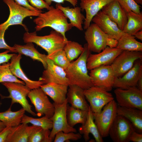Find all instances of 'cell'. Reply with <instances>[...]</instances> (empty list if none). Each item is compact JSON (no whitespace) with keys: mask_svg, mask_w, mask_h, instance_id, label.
<instances>
[{"mask_svg":"<svg viewBox=\"0 0 142 142\" xmlns=\"http://www.w3.org/2000/svg\"><path fill=\"white\" fill-rule=\"evenodd\" d=\"M83 50L78 58L71 63L65 70L70 85H77L84 90L93 86L88 74L87 60L91 52L88 49L87 44H85Z\"/></svg>","mask_w":142,"mask_h":142,"instance_id":"6da1fadb","label":"cell"},{"mask_svg":"<svg viewBox=\"0 0 142 142\" xmlns=\"http://www.w3.org/2000/svg\"><path fill=\"white\" fill-rule=\"evenodd\" d=\"M33 22L36 24V32L45 27H50L60 33L66 41L68 40L65 33L70 30L72 27L68 22V18L59 9L50 6L47 11L40 13L34 19Z\"/></svg>","mask_w":142,"mask_h":142,"instance_id":"7a4b0ae2","label":"cell"},{"mask_svg":"<svg viewBox=\"0 0 142 142\" xmlns=\"http://www.w3.org/2000/svg\"><path fill=\"white\" fill-rule=\"evenodd\" d=\"M23 39L25 43H34L41 47L50 55L56 51L63 49L66 41L60 33L52 30L47 35L40 36L37 35L36 32H26L24 34Z\"/></svg>","mask_w":142,"mask_h":142,"instance_id":"3957f363","label":"cell"},{"mask_svg":"<svg viewBox=\"0 0 142 142\" xmlns=\"http://www.w3.org/2000/svg\"><path fill=\"white\" fill-rule=\"evenodd\" d=\"M3 0L8 7L9 14L7 20L0 24V30L6 31L10 26L19 25L23 27L26 32H28V28L23 23V19L28 17L38 16L41 13L30 10L20 6L16 4L14 0Z\"/></svg>","mask_w":142,"mask_h":142,"instance_id":"277c9868","label":"cell"},{"mask_svg":"<svg viewBox=\"0 0 142 142\" xmlns=\"http://www.w3.org/2000/svg\"><path fill=\"white\" fill-rule=\"evenodd\" d=\"M7 89L9 95L7 96H2V98H10L11 99V106L14 103L20 104L26 111L33 116L37 114L32 110V106L29 104L27 97L31 89L25 85L14 82L2 83Z\"/></svg>","mask_w":142,"mask_h":142,"instance_id":"5b68a950","label":"cell"},{"mask_svg":"<svg viewBox=\"0 0 142 142\" xmlns=\"http://www.w3.org/2000/svg\"><path fill=\"white\" fill-rule=\"evenodd\" d=\"M118 106L114 99L105 105L100 113H93L94 122L103 138L109 136L110 128L117 115Z\"/></svg>","mask_w":142,"mask_h":142,"instance_id":"8992f818","label":"cell"},{"mask_svg":"<svg viewBox=\"0 0 142 142\" xmlns=\"http://www.w3.org/2000/svg\"><path fill=\"white\" fill-rule=\"evenodd\" d=\"M114 92L118 105L142 110V91L137 87L126 89L116 88Z\"/></svg>","mask_w":142,"mask_h":142,"instance_id":"52a82bcc","label":"cell"},{"mask_svg":"<svg viewBox=\"0 0 142 142\" xmlns=\"http://www.w3.org/2000/svg\"><path fill=\"white\" fill-rule=\"evenodd\" d=\"M104 89L93 86L84 90L86 99L89 102L93 113H100L105 105L114 99L112 94Z\"/></svg>","mask_w":142,"mask_h":142,"instance_id":"ba28073f","label":"cell"},{"mask_svg":"<svg viewBox=\"0 0 142 142\" xmlns=\"http://www.w3.org/2000/svg\"><path fill=\"white\" fill-rule=\"evenodd\" d=\"M68 103L67 98L62 104H57L53 103L54 110L53 115L50 118L52 121L53 126L49 136L52 141H53L55 134L59 131H62L65 133L71 132L77 133L76 129L70 126L67 122L66 110Z\"/></svg>","mask_w":142,"mask_h":142,"instance_id":"9c48e42d","label":"cell"},{"mask_svg":"<svg viewBox=\"0 0 142 142\" xmlns=\"http://www.w3.org/2000/svg\"><path fill=\"white\" fill-rule=\"evenodd\" d=\"M27 96L34 106L37 115H44L51 118L53 115L54 106L47 95L40 88L31 89Z\"/></svg>","mask_w":142,"mask_h":142,"instance_id":"30bf717a","label":"cell"},{"mask_svg":"<svg viewBox=\"0 0 142 142\" xmlns=\"http://www.w3.org/2000/svg\"><path fill=\"white\" fill-rule=\"evenodd\" d=\"M142 59V52L123 51L110 65L115 77L122 76L133 67L136 60Z\"/></svg>","mask_w":142,"mask_h":142,"instance_id":"8fae6325","label":"cell"},{"mask_svg":"<svg viewBox=\"0 0 142 142\" xmlns=\"http://www.w3.org/2000/svg\"><path fill=\"white\" fill-rule=\"evenodd\" d=\"M89 74L93 86L108 92L112 90L115 77L110 65L94 68L90 70Z\"/></svg>","mask_w":142,"mask_h":142,"instance_id":"7c38bea8","label":"cell"},{"mask_svg":"<svg viewBox=\"0 0 142 142\" xmlns=\"http://www.w3.org/2000/svg\"><path fill=\"white\" fill-rule=\"evenodd\" d=\"M135 130L131 123L117 114L109 130V135L114 142H128L130 135Z\"/></svg>","mask_w":142,"mask_h":142,"instance_id":"4fadbf2b","label":"cell"},{"mask_svg":"<svg viewBox=\"0 0 142 142\" xmlns=\"http://www.w3.org/2000/svg\"><path fill=\"white\" fill-rule=\"evenodd\" d=\"M86 30L84 38L91 52L99 53L106 48L108 36L96 24H90Z\"/></svg>","mask_w":142,"mask_h":142,"instance_id":"5bb4252c","label":"cell"},{"mask_svg":"<svg viewBox=\"0 0 142 142\" xmlns=\"http://www.w3.org/2000/svg\"><path fill=\"white\" fill-rule=\"evenodd\" d=\"M122 51L116 47L108 46L97 54L90 53L87 60L88 69L90 70L101 66L110 65Z\"/></svg>","mask_w":142,"mask_h":142,"instance_id":"9a60e30c","label":"cell"},{"mask_svg":"<svg viewBox=\"0 0 142 142\" xmlns=\"http://www.w3.org/2000/svg\"><path fill=\"white\" fill-rule=\"evenodd\" d=\"M47 63V68L43 71L39 80L43 82L44 84L53 83L69 85V81L65 70L48 58Z\"/></svg>","mask_w":142,"mask_h":142,"instance_id":"2e32d148","label":"cell"},{"mask_svg":"<svg viewBox=\"0 0 142 142\" xmlns=\"http://www.w3.org/2000/svg\"><path fill=\"white\" fill-rule=\"evenodd\" d=\"M142 75V59L135 62L133 67L123 75L115 78L113 88L126 89L136 87L138 80Z\"/></svg>","mask_w":142,"mask_h":142,"instance_id":"e0dca14e","label":"cell"},{"mask_svg":"<svg viewBox=\"0 0 142 142\" xmlns=\"http://www.w3.org/2000/svg\"><path fill=\"white\" fill-rule=\"evenodd\" d=\"M101 11L123 30L127 21V13L116 0L106 5Z\"/></svg>","mask_w":142,"mask_h":142,"instance_id":"ac0fdd59","label":"cell"},{"mask_svg":"<svg viewBox=\"0 0 142 142\" xmlns=\"http://www.w3.org/2000/svg\"><path fill=\"white\" fill-rule=\"evenodd\" d=\"M92 21L96 24L109 38L118 40L125 33L101 11L93 18Z\"/></svg>","mask_w":142,"mask_h":142,"instance_id":"d6986e66","label":"cell"},{"mask_svg":"<svg viewBox=\"0 0 142 142\" xmlns=\"http://www.w3.org/2000/svg\"><path fill=\"white\" fill-rule=\"evenodd\" d=\"M114 0H80L81 11H85L86 17L83 28L86 29L90 26L93 18L106 5Z\"/></svg>","mask_w":142,"mask_h":142,"instance_id":"ffe728a7","label":"cell"},{"mask_svg":"<svg viewBox=\"0 0 142 142\" xmlns=\"http://www.w3.org/2000/svg\"><path fill=\"white\" fill-rule=\"evenodd\" d=\"M66 98L68 103L73 107L88 111L89 105L88 104L84 93V89L74 85H69Z\"/></svg>","mask_w":142,"mask_h":142,"instance_id":"44dd1931","label":"cell"},{"mask_svg":"<svg viewBox=\"0 0 142 142\" xmlns=\"http://www.w3.org/2000/svg\"><path fill=\"white\" fill-rule=\"evenodd\" d=\"M21 55L15 54L11 58L9 67L12 73L17 78L22 80L25 85L31 90L40 87L44 84L43 83L39 80L34 81L29 79L21 68L20 64Z\"/></svg>","mask_w":142,"mask_h":142,"instance_id":"7402d4cb","label":"cell"},{"mask_svg":"<svg viewBox=\"0 0 142 142\" xmlns=\"http://www.w3.org/2000/svg\"><path fill=\"white\" fill-rule=\"evenodd\" d=\"M69 85L50 83L41 85L40 88L57 104H62L66 99Z\"/></svg>","mask_w":142,"mask_h":142,"instance_id":"603a6c76","label":"cell"},{"mask_svg":"<svg viewBox=\"0 0 142 142\" xmlns=\"http://www.w3.org/2000/svg\"><path fill=\"white\" fill-rule=\"evenodd\" d=\"M55 7L60 10L69 19L72 27H75L80 31H83L82 25L84 24L85 17L81 13V9L80 7L75 6L73 8L64 7L61 4L57 3Z\"/></svg>","mask_w":142,"mask_h":142,"instance_id":"cb8c5ba5","label":"cell"},{"mask_svg":"<svg viewBox=\"0 0 142 142\" xmlns=\"http://www.w3.org/2000/svg\"><path fill=\"white\" fill-rule=\"evenodd\" d=\"M79 131L83 136L86 142L89 139V134H92L97 142H103V140L98 131L94 120L93 113L89 106L86 120L79 128Z\"/></svg>","mask_w":142,"mask_h":142,"instance_id":"d4e9b609","label":"cell"},{"mask_svg":"<svg viewBox=\"0 0 142 142\" xmlns=\"http://www.w3.org/2000/svg\"><path fill=\"white\" fill-rule=\"evenodd\" d=\"M117 114L128 120L135 129L140 133L142 132V110L138 109L118 106Z\"/></svg>","mask_w":142,"mask_h":142,"instance_id":"484cf974","label":"cell"},{"mask_svg":"<svg viewBox=\"0 0 142 142\" xmlns=\"http://www.w3.org/2000/svg\"><path fill=\"white\" fill-rule=\"evenodd\" d=\"M13 47L17 53L29 57L33 60L41 62L44 69H46L47 55L40 53L35 48L33 43H27L24 45L15 44Z\"/></svg>","mask_w":142,"mask_h":142,"instance_id":"4316f807","label":"cell"},{"mask_svg":"<svg viewBox=\"0 0 142 142\" xmlns=\"http://www.w3.org/2000/svg\"><path fill=\"white\" fill-rule=\"evenodd\" d=\"M34 125L29 126L21 123L12 128L7 137L6 142H28L30 134Z\"/></svg>","mask_w":142,"mask_h":142,"instance_id":"83f0119b","label":"cell"},{"mask_svg":"<svg viewBox=\"0 0 142 142\" xmlns=\"http://www.w3.org/2000/svg\"><path fill=\"white\" fill-rule=\"evenodd\" d=\"M11 106L7 110L0 112V121L6 126L12 127L21 123L26 111L23 108L16 111H12Z\"/></svg>","mask_w":142,"mask_h":142,"instance_id":"f1b7e54d","label":"cell"},{"mask_svg":"<svg viewBox=\"0 0 142 142\" xmlns=\"http://www.w3.org/2000/svg\"><path fill=\"white\" fill-rule=\"evenodd\" d=\"M127 21L123 31L125 33L133 35L142 29V13L130 11L127 12Z\"/></svg>","mask_w":142,"mask_h":142,"instance_id":"f546056e","label":"cell"},{"mask_svg":"<svg viewBox=\"0 0 142 142\" xmlns=\"http://www.w3.org/2000/svg\"><path fill=\"white\" fill-rule=\"evenodd\" d=\"M116 48L123 51H142V43L133 35L125 33L118 40Z\"/></svg>","mask_w":142,"mask_h":142,"instance_id":"4dcf8cb0","label":"cell"},{"mask_svg":"<svg viewBox=\"0 0 142 142\" xmlns=\"http://www.w3.org/2000/svg\"><path fill=\"white\" fill-rule=\"evenodd\" d=\"M88 113V111L75 108L68 104L66 114L68 124L73 127L78 123L84 124L86 120Z\"/></svg>","mask_w":142,"mask_h":142,"instance_id":"1f68e13d","label":"cell"},{"mask_svg":"<svg viewBox=\"0 0 142 142\" xmlns=\"http://www.w3.org/2000/svg\"><path fill=\"white\" fill-rule=\"evenodd\" d=\"M84 48L77 42L68 40L63 48L69 60L72 61L77 58L83 52Z\"/></svg>","mask_w":142,"mask_h":142,"instance_id":"d6a6232c","label":"cell"},{"mask_svg":"<svg viewBox=\"0 0 142 142\" xmlns=\"http://www.w3.org/2000/svg\"><path fill=\"white\" fill-rule=\"evenodd\" d=\"M50 130L34 126L29 136L28 142H51Z\"/></svg>","mask_w":142,"mask_h":142,"instance_id":"836d02e7","label":"cell"},{"mask_svg":"<svg viewBox=\"0 0 142 142\" xmlns=\"http://www.w3.org/2000/svg\"><path fill=\"white\" fill-rule=\"evenodd\" d=\"M21 123L27 124L30 123L33 125L40 127L46 129H51L53 123L51 119L44 116L39 118H35L24 115Z\"/></svg>","mask_w":142,"mask_h":142,"instance_id":"e575fe53","label":"cell"},{"mask_svg":"<svg viewBox=\"0 0 142 142\" xmlns=\"http://www.w3.org/2000/svg\"><path fill=\"white\" fill-rule=\"evenodd\" d=\"M10 63H4L0 64V83L14 82L25 85L24 82L19 80L12 73L9 67Z\"/></svg>","mask_w":142,"mask_h":142,"instance_id":"d590c367","label":"cell"},{"mask_svg":"<svg viewBox=\"0 0 142 142\" xmlns=\"http://www.w3.org/2000/svg\"><path fill=\"white\" fill-rule=\"evenodd\" d=\"M47 55L48 58L64 70L66 69L71 63L68 59L63 49L57 50L51 54Z\"/></svg>","mask_w":142,"mask_h":142,"instance_id":"8d00e7d4","label":"cell"},{"mask_svg":"<svg viewBox=\"0 0 142 142\" xmlns=\"http://www.w3.org/2000/svg\"><path fill=\"white\" fill-rule=\"evenodd\" d=\"M75 133L71 132L65 133L62 131H59L55 134L54 142H67L69 140L76 141L80 139L82 137V135L79 133Z\"/></svg>","mask_w":142,"mask_h":142,"instance_id":"74e56055","label":"cell"},{"mask_svg":"<svg viewBox=\"0 0 142 142\" xmlns=\"http://www.w3.org/2000/svg\"><path fill=\"white\" fill-rule=\"evenodd\" d=\"M126 12L132 11L140 13L141 6L134 0H116Z\"/></svg>","mask_w":142,"mask_h":142,"instance_id":"f35d334b","label":"cell"},{"mask_svg":"<svg viewBox=\"0 0 142 142\" xmlns=\"http://www.w3.org/2000/svg\"><path fill=\"white\" fill-rule=\"evenodd\" d=\"M30 4L33 7L38 9L42 10L46 9L48 10L50 8L44 0H27Z\"/></svg>","mask_w":142,"mask_h":142,"instance_id":"ab89813d","label":"cell"},{"mask_svg":"<svg viewBox=\"0 0 142 142\" xmlns=\"http://www.w3.org/2000/svg\"><path fill=\"white\" fill-rule=\"evenodd\" d=\"M6 31L4 30H0V49H5L9 50L11 52L17 53L13 47H11L8 45L5 41L4 35Z\"/></svg>","mask_w":142,"mask_h":142,"instance_id":"60d3db41","label":"cell"},{"mask_svg":"<svg viewBox=\"0 0 142 142\" xmlns=\"http://www.w3.org/2000/svg\"><path fill=\"white\" fill-rule=\"evenodd\" d=\"M14 1L17 4L28 9L40 13L42 12V10L38 9L32 6L30 4L27 0H14Z\"/></svg>","mask_w":142,"mask_h":142,"instance_id":"b9f144b4","label":"cell"},{"mask_svg":"<svg viewBox=\"0 0 142 142\" xmlns=\"http://www.w3.org/2000/svg\"><path fill=\"white\" fill-rule=\"evenodd\" d=\"M10 51L8 50L0 53V64L8 62L15 54H9Z\"/></svg>","mask_w":142,"mask_h":142,"instance_id":"7bdbcfd3","label":"cell"},{"mask_svg":"<svg viewBox=\"0 0 142 142\" xmlns=\"http://www.w3.org/2000/svg\"><path fill=\"white\" fill-rule=\"evenodd\" d=\"M12 128L6 126L0 132V142H6L7 137Z\"/></svg>","mask_w":142,"mask_h":142,"instance_id":"ee69618b","label":"cell"},{"mask_svg":"<svg viewBox=\"0 0 142 142\" xmlns=\"http://www.w3.org/2000/svg\"><path fill=\"white\" fill-rule=\"evenodd\" d=\"M129 141L134 142H142V134L137 132L136 130L133 131L130 134L129 139Z\"/></svg>","mask_w":142,"mask_h":142,"instance_id":"f6af8a7d","label":"cell"},{"mask_svg":"<svg viewBox=\"0 0 142 142\" xmlns=\"http://www.w3.org/2000/svg\"><path fill=\"white\" fill-rule=\"evenodd\" d=\"M49 6L52 3L54 2L57 3H63L64 1H67L70 3L74 7L76 6L78 3V0H44Z\"/></svg>","mask_w":142,"mask_h":142,"instance_id":"bcb514c9","label":"cell"},{"mask_svg":"<svg viewBox=\"0 0 142 142\" xmlns=\"http://www.w3.org/2000/svg\"><path fill=\"white\" fill-rule=\"evenodd\" d=\"M118 40L114 38L108 37L106 40L107 46L111 48L116 47L118 44Z\"/></svg>","mask_w":142,"mask_h":142,"instance_id":"7dc6e473","label":"cell"},{"mask_svg":"<svg viewBox=\"0 0 142 142\" xmlns=\"http://www.w3.org/2000/svg\"><path fill=\"white\" fill-rule=\"evenodd\" d=\"M135 38L142 40V30H141L136 32L133 35Z\"/></svg>","mask_w":142,"mask_h":142,"instance_id":"c3c4849f","label":"cell"},{"mask_svg":"<svg viewBox=\"0 0 142 142\" xmlns=\"http://www.w3.org/2000/svg\"><path fill=\"white\" fill-rule=\"evenodd\" d=\"M137 86L140 91H142V75L140 77L138 80Z\"/></svg>","mask_w":142,"mask_h":142,"instance_id":"681fc988","label":"cell"},{"mask_svg":"<svg viewBox=\"0 0 142 142\" xmlns=\"http://www.w3.org/2000/svg\"><path fill=\"white\" fill-rule=\"evenodd\" d=\"M6 126L1 121H0V132Z\"/></svg>","mask_w":142,"mask_h":142,"instance_id":"f907efd6","label":"cell"},{"mask_svg":"<svg viewBox=\"0 0 142 142\" xmlns=\"http://www.w3.org/2000/svg\"><path fill=\"white\" fill-rule=\"evenodd\" d=\"M139 5H142V0H134Z\"/></svg>","mask_w":142,"mask_h":142,"instance_id":"816d5d0a","label":"cell"}]
</instances>
